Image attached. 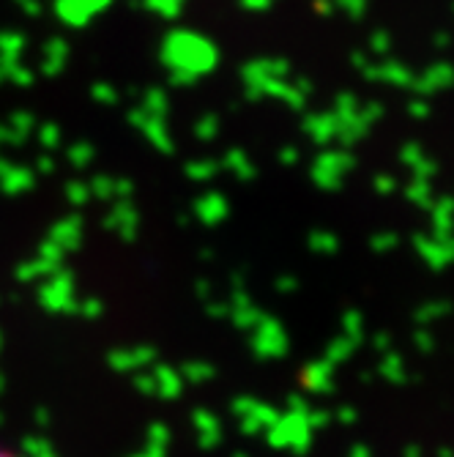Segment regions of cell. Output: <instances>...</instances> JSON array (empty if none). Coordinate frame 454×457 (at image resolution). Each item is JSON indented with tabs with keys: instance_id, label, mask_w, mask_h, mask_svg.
I'll return each instance as SVG.
<instances>
[{
	"instance_id": "6da1fadb",
	"label": "cell",
	"mask_w": 454,
	"mask_h": 457,
	"mask_svg": "<svg viewBox=\"0 0 454 457\" xmlns=\"http://www.w3.org/2000/svg\"><path fill=\"white\" fill-rule=\"evenodd\" d=\"M161 61L170 69L173 82H178V86H189V82H194L202 74H209L217 66L219 53L211 41L200 33L173 30L168 38H164Z\"/></svg>"
},
{
	"instance_id": "7a4b0ae2",
	"label": "cell",
	"mask_w": 454,
	"mask_h": 457,
	"mask_svg": "<svg viewBox=\"0 0 454 457\" xmlns=\"http://www.w3.org/2000/svg\"><path fill=\"white\" fill-rule=\"evenodd\" d=\"M277 77H287V63L285 61H274V58H260L244 66V86L250 94L260 91L263 82L277 79Z\"/></svg>"
},
{
	"instance_id": "3957f363",
	"label": "cell",
	"mask_w": 454,
	"mask_h": 457,
	"mask_svg": "<svg viewBox=\"0 0 454 457\" xmlns=\"http://www.w3.org/2000/svg\"><path fill=\"white\" fill-rule=\"evenodd\" d=\"M107 4L110 0H58V14L69 25L79 28V25H86L96 12H102Z\"/></svg>"
},
{
	"instance_id": "277c9868",
	"label": "cell",
	"mask_w": 454,
	"mask_h": 457,
	"mask_svg": "<svg viewBox=\"0 0 454 457\" xmlns=\"http://www.w3.org/2000/svg\"><path fill=\"white\" fill-rule=\"evenodd\" d=\"M361 74H364V77H373V79L394 82V86H402V88H410V86H414V74H410V69H405L402 63H381V66H369V63H364V66H361Z\"/></svg>"
},
{
	"instance_id": "5b68a950",
	"label": "cell",
	"mask_w": 454,
	"mask_h": 457,
	"mask_svg": "<svg viewBox=\"0 0 454 457\" xmlns=\"http://www.w3.org/2000/svg\"><path fill=\"white\" fill-rule=\"evenodd\" d=\"M449 86V66L438 63L430 66V71H425L422 77H414V88L419 94H433V91H443Z\"/></svg>"
},
{
	"instance_id": "8992f818",
	"label": "cell",
	"mask_w": 454,
	"mask_h": 457,
	"mask_svg": "<svg viewBox=\"0 0 454 457\" xmlns=\"http://www.w3.org/2000/svg\"><path fill=\"white\" fill-rule=\"evenodd\" d=\"M66 58H69V45L63 38H53L47 45V50H45V74L53 77V74L63 71Z\"/></svg>"
},
{
	"instance_id": "52a82bcc",
	"label": "cell",
	"mask_w": 454,
	"mask_h": 457,
	"mask_svg": "<svg viewBox=\"0 0 454 457\" xmlns=\"http://www.w3.org/2000/svg\"><path fill=\"white\" fill-rule=\"evenodd\" d=\"M25 50V38L14 30H4L0 33V58L4 61H17Z\"/></svg>"
},
{
	"instance_id": "ba28073f",
	"label": "cell",
	"mask_w": 454,
	"mask_h": 457,
	"mask_svg": "<svg viewBox=\"0 0 454 457\" xmlns=\"http://www.w3.org/2000/svg\"><path fill=\"white\" fill-rule=\"evenodd\" d=\"M184 4H186V0H145V6H148L151 12H156V14H161V17H168V20H176V17L181 14Z\"/></svg>"
},
{
	"instance_id": "9c48e42d",
	"label": "cell",
	"mask_w": 454,
	"mask_h": 457,
	"mask_svg": "<svg viewBox=\"0 0 454 457\" xmlns=\"http://www.w3.org/2000/svg\"><path fill=\"white\" fill-rule=\"evenodd\" d=\"M334 4L340 6V9H345L351 17H361L364 12H367V0H334Z\"/></svg>"
},
{
	"instance_id": "30bf717a",
	"label": "cell",
	"mask_w": 454,
	"mask_h": 457,
	"mask_svg": "<svg viewBox=\"0 0 454 457\" xmlns=\"http://www.w3.org/2000/svg\"><path fill=\"white\" fill-rule=\"evenodd\" d=\"M389 47H392V36L384 33V30H378V33L373 36V50H376V53H386Z\"/></svg>"
},
{
	"instance_id": "8fae6325",
	"label": "cell",
	"mask_w": 454,
	"mask_h": 457,
	"mask_svg": "<svg viewBox=\"0 0 454 457\" xmlns=\"http://www.w3.org/2000/svg\"><path fill=\"white\" fill-rule=\"evenodd\" d=\"M94 96H96V99L112 102V99H115V88H112V86H104V82H96V86H94Z\"/></svg>"
},
{
	"instance_id": "7c38bea8",
	"label": "cell",
	"mask_w": 454,
	"mask_h": 457,
	"mask_svg": "<svg viewBox=\"0 0 454 457\" xmlns=\"http://www.w3.org/2000/svg\"><path fill=\"white\" fill-rule=\"evenodd\" d=\"M271 4H274V0H241V6L250 9V12H266Z\"/></svg>"
},
{
	"instance_id": "4fadbf2b",
	"label": "cell",
	"mask_w": 454,
	"mask_h": 457,
	"mask_svg": "<svg viewBox=\"0 0 454 457\" xmlns=\"http://www.w3.org/2000/svg\"><path fill=\"white\" fill-rule=\"evenodd\" d=\"M14 4H17L25 14H41V6L36 4V0H14Z\"/></svg>"
},
{
	"instance_id": "5bb4252c",
	"label": "cell",
	"mask_w": 454,
	"mask_h": 457,
	"mask_svg": "<svg viewBox=\"0 0 454 457\" xmlns=\"http://www.w3.org/2000/svg\"><path fill=\"white\" fill-rule=\"evenodd\" d=\"M0 457H20V454H14V452H9V449L0 446Z\"/></svg>"
}]
</instances>
